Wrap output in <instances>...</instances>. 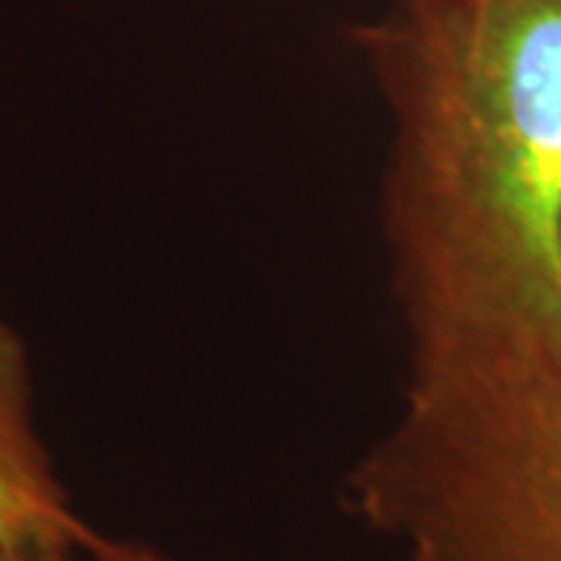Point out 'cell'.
Instances as JSON below:
<instances>
[{
    "instance_id": "obj_1",
    "label": "cell",
    "mask_w": 561,
    "mask_h": 561,
    "mask_svg": "<svg viewBox=\"0 0 561 561\" xmlns=\"http://www.w3.org/2000/svg\"><path fill=\"white\" fill-rule=\"evenodd\" d=\"M359 44L409 371L561 346V0H397Z\"/></svg>"
},
{
    "instance_id": "obj_2",
    "label": "cell",
    "mask_w": 561,
    "mask_h": 561,
    "mask_svg": "<svg viewBox=\"0 0 561 561\" xmlns=\"http://www.w3.org/2000/svg\"><path fill=\"white\" fill-rule=\"evenodd\" d=\"M346 493L405 561H561V346L409 371Z\"/></svg>"
},
{
    "instance_id": "obj_3",
    "label": "cell",
    "mask_w": 561,
    "mask_h": 561,
    "mask_svg": "<svg viewBox=\"0 0 561 561\" xmlns=\"http://www.w3.org/2000/svg\"><path fill=\"white\" fill-rule=\"evenodd\" d=\"M101 542L38 437L25 341L0 321V549L25 561H79L94 559Z\"/></svg>"
},
{
    "instance_id": "obj_4",
    "label": "cell",
    "mask_w": 561,
    "mask_h": 561,
    "mask_svg": "<svg viewBox=\"0 0 561 561\" xmlns=\"http://www.w3.org/2000/svg\"><path fill=\"white\" fill-rule=\"evenodd\" d=\"M91 561H165V559H162L157 549H150V546H144V542L110 540V537H103V542L98 546V552H94V559Z\"/></svg>"
},
{
    "instance_id": "obj_5",
    "label": "cell",
    "mask_w": 561,
    "mask_h": 561,
    "mask_svg": "<svg viewBox=\"0 0 561 561\" xmlns=\"http://www.w3.org/2000/svg\"><path fill=\"white\" fill-rule=\"evenodd\" d=\"M0 561H25L20 556H13V552H7V549H0Z\"/></svg>"
}]
</instances>
